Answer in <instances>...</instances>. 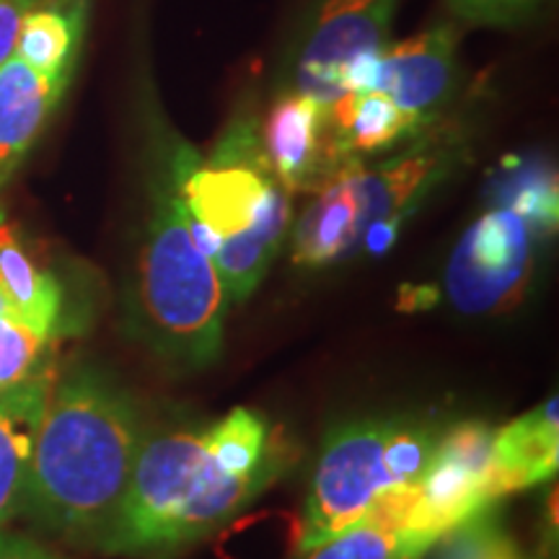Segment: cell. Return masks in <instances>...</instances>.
Listing matches in <instances>:
<instances>
[{
    "label": "cell",
    "mask_w": 559,
    "mask_h": 559,
    "mask_svg": "<svg viewBox=\"0 0 559 559\" xmlns=\"http://www.w3.org/2000/svg\"><path fill=\"white\" fill-rule=\"evenodd\" d=\"M145 436L132 396L99 370L81 368L55 381L21 513L47 534L94 549L128 489Z\"/></svg>",
    "instance_id": "6da1fadb"
},
{
    "label": "cell",
    "mask_w": 559,
    "mask_h": 559,
    "mask_svg": "<svg viewBox=\"0 0 559 559\" xmlns=\"http://www.w3.org/2000/svg\"><path fill=\"white\" fill-rule=\"evenodd\" d=\"M185 140L156 124L151 160V213L140 247L132 317L153 353L174 366L205 368L221 358L228 296L215 264L192 239L179 187Z\"/></svg>",
    "instance_id": "7a4b0ae2"
},
{
    "label": "cell",
    "mask_w": 559,
    "mask_h": 559,
    "mask_svg": "<svg viewBox=\"0 0 559 559\" xmlns=\"http://www.w3.org/2000/svg\"><path fill=\"white\" fill-rule=\"evenodd\" d=\"M280 472H223L202 430L145 436L128 489L94 549L109 557H174L243 513Z\"/></svg>",
    "instance_id": "3957f363"
},
{
    "label": "cell",
    "mask_w": 559,
    "mask_h": 559,
    "mask_svg": "<svg viewBox=\"0 0 559 559\" xmlns=\"http://www.w3.org/2000/svg\"><path fill=\"white\" fill-rule=\"evenodd\" d=\"M389 428L391 423L362 419L340 425L326 436L298 526L296 551L321 547L355 526L383 489L391 487L383 464Z\"/></svg>",
    "instance_id": "277c9868"
},
{
    "label": "cell",
    "mask_w": 559,
    "mask_h": 559,
    "mask_svg": "<svg viewBox=\"0 0 559 559\" xmlns=\"http://www.w3.org/2000/svg\"><path fill=\"white\" fill-rule=\"evenodd\" d=\"M534 230L510 207L474 221L445 267V293L464 313L506 311L523 296L531 275Z\"/></svg>",
    "instance_id": "5b68a950"
},
{
    "label": "cell",
    "mask_w": 559,
    "mask_h": 559,
    "mask_svg": "<svg viewBox=\"0 0 559 559\" xmlns=\"http://www.w3.org/2000/svg\"><path fill=\"white\" fill-rule=\"evenodd\" d=\"M396 0H313L300 26L293 60V91L309 94L326 109L347 94L342 68L358 55L383 50Z\"/></svg>",
    "instance_id": "8992f818"
},
{
    "label": "cell",
    "mask_w": 559,
    "mask_h": 559,
    "mask_svg": "<svg viewBox=\"0 0 559 559\" xmlns=\"http://www.w3.org/2000/svg\"><path fill=\"white\" fill-rule=\"evenodd\" d=\"M260 145L285 192H317L342 169L330 140V109L300 91H285L264 117Z\"/></svg>",
    "instance_id": "52a82bcc"
},
{
    "label": "cell",
    "mask_w": 559,
    "mask_h": 559,
    "mask_svg": "<svg viewBox=\"0 0 559 559\" xmlns=\"http://www.w3.org/2000/svg\"><path fill=\"white\" fill-rule=\"evenodd\" d=\"M453 145L428 140L412 145L407 153L391 156L366 169L360 160L347 166V181L358 205V234L376 221H407L432 187L451 171Z\"/></svg>",
    "instance_id": "ba28073f"
},
{
    "label": "cell",
    "mask_w": 559,
    "mask_h": 559,
    "mask_svg": "<svg viewBox=\"0 0 559 559\" xmlns=\"http://www.w3.org/2000/svg\"><path fill=\"white\" fill-rule=\"evenodd\" d=\"M456 81V32L436 24L415 37L386 45L381 52V73L376 91L396 107L428 124L449 99Z\"/></svg>",
    "instance_id": "9c48e42d"
},
{
    "label": "cell",
    "mask_w": 559,
    "mask_h": 559,
    "mask_svg": "<svg viewBox=\"0 0 559 559\" xmlns=\"http://www.w3.org/2000/svg\"><path fill=\"white\" fill-rule=\"evenodd\" d=\"M73 75H47L19 58L0 66V187L34 148Z\"/></svg>",
    "instance_id": "30bf717a"
},
{
    "label": "cell",
    "mask_w": 559,
    "mask_h": 559,
    "mask_svg": "<svg viewBox=\"0 0 559 559\" xmlns=\"http://www.w3.org/2000/svg\"><path fill=\"white\" fill-rule=\"evenodd\" d=\"M52 383L50 370H37L0 394V528L24 506L34 440Z\"/></svg>",
    "instance_id": "8fae6325"
},
{
    "label": "cell",
    "mask_w": 559,
    "mask_h": 559,
    "mask_svg": "<svg viewBox=\"0 0 559 559\" xmlns=\"http://www.w3.org/2000/svg\"><path fill=\"white\" fill-rule=\"evenodd\" d=\"M559 461V412L557 396L526 412L506 428L495 430L492 443V492L534 487L555 477Z\"/></svg>",
    "instance_id": "7c38bea8"
},
{
    "label": "cell",
    "mask_w": 559,
    "mask_h": 559,
    "mask_svg": "<svg viewBox=\"0 0 559 559\" xmlns=\"http://www.w3.org/2000/svg\"><path fill=\"white\" fill-rule=\"evenodd\" d=\"M423 128L417 117L396 107L381 91L345 94L330 107L332 151L342 166L386 151Z\"/></svg>",
    "instance_id": "4fadbf2b"
},
{
    "label": "cell",
    "mask_w": 559,
    "mask_h": 559,
    "mask_svg": "<svg viewBox=\"0 0 559 559\" xmlns=\"http://www.w3.org/2000/svg\"><path fill=\"white\" fill-rule=\"evenodd\" d=\"M349 166V164H347ZM347 166L326 179L317 198L300 215L293 236V262L306 267H321L360 249L358 205L347 181Z\"/></svg>",
    "instance_id": "5bb4252c"
},
{
    "label": "cell",
    "mask_w": 559,
    "mask_h": 559,
    "mask_svg": "<svg viewBox=\"0 0 559 559\" xmlns=\"http://www.w3.org/2000/svg\"><path fill=\"white\" fill-rule=\"evenodd\" d=\"M88 0H50L21 24L13 58L47 75H73L86 32Z\"/></svg>",
    "instance_id": "9a60e30c"
},
{
    "label": "cell",
    "mask_w": 559,
    "mask_h": 559,
    "mask_svg": "<svg viewBox=\"0 0 559 559\" xmlns=\"http://www.w3.org/2000/svg\"><path fill=\"white\" fill-rule=\"evenodd\" d=\"M0 293L19 319L52 337L62 311V288L52 272L32 260L9 223H0Z\"/></svg>",
    "instance_id": "2e32d148"
},
{
    "label": "cell",
    "mask_w": 559,
    "mask_h": 559,
    "mask_svg": "<svg viewBox=\"0 0 559 559\" xmlns=\"http://www.w3.org/2000/svg\"><path fill=\"white\" fill-rule=\"evenodd\" d=\"M489 508L443 531L419 559H526Z\"/></svg>",
    "instance_id": "e0dca14e"
},
{
    "label": "cell",
    "mask_w": 559,
    "mask_h": 559,
    "mask_svg": "<svg viewBox=\"0 0 559 559\" xmlns=\"http://www.w3.org/2000/svg\"><path fill=\"white\" fill-rule=\"evenodd\" d=\"M500 207L519 213L534 234H549L557 226V179L544 166H521L506 174L498 190Z\"/></svg>",
    "instance_id": "ac0fdd59"
},
{
    "label": "cell",
    "mask_w": 559,
    "mask_h": 559,
    "mask_svg": "<svg viewBox=\"0 0 559 559\" xmlns=\"http://www.w3.org/2000/svg\"><path fill=\"white\" fill-rule=\"evenodd\" d=\"M394 557H419L407 547L400 531L383 526L379 521L362 519L334 536L332 542L298 551L296 559H394Z\"/></svg>",
    "instance_id": "d6986e66"
},
{
    "label": "cell",
    "mask_w": 559,
    "mask_h": 559,
    "mask_svg": "<svg viewBox=\"0 0 559 559\" xmlns=\"http://www.w3.org/2000/svg\"><path fill=\"white\" fill-rule=\"evenodd\" d=\"M50 334L34 330L13 311L0 313V394L37 373Z\"/></svg>",
    "instance_id": "ffe728a7"
},
{
    "label": "cell",
    "mask_w": 559,
    "mask_h": 559,
    "mask_svg": "<svg viewBox=\"0 0 559 559\" xmlns=\"http://www.w3.org/2000/svg\"><path fill=\"white\" fill-rule=\"evenodd\" d=\"M438 436L425 425L391 423L383 443V464L391 485H417L436 453Z\"/></svg>",
    "instance_id": "44dd1931"
},
{
    "label": "cell",
    "mask_w": 559,
    "mask_h": 559,
    "mask_svg": "<svg viewBox=\"0 0 559 559\" xmlns=\"http://www.w3.org/2000/svg\"><path fill=\"white\" fill-rule=\"evenodd\" d=\"M50 0H0V66L13 58V47L24 19Z\"/></svg>",
    "instance_id": "7402d4cb"
},
{
    "label": "cell",
    "mask_w": 559,
    "mask_h": 559,
    "mask_svg": "<svg viewBox=\"0 0 559 559\" xmlns=\"http://www.w3.org/2000/svg\"><path fill=\"white\" fill-rule=\"evenodd\" d=\"M461 16L479 21H502L521 11L528 0H449Z\"/></svg>",
    "instance_id": "603a6c76"
},
{
    "label": "cell",
    "mask_w": 559,
    "mask_h": 559,
    "mask_svg": "<svg viewBox=\"0 0 559 559\" xmlns=\"http://www.w3.org/2000/svg\"><path fill=\"white\" fill-rule=\"evenodd\" d=\"M0 559H68L45 544L29 539L24 534H9L0 528Z\"/></svg>",
    "instance_id": "cb8c5ba5"
},
{
    "label": "cell",
    "mask_w": 559,
    "mask_h": 559,
    "mask_svg": "<svg viewBox=\"0 0 559 559\" xmlns=\"http://www.w3.org/2000/svg\"><path fill=\"white\" fill-rule=\"evenodd\" d=\"M402 226H404V223L402 221H394V218L370 223V226L366 228V234H362L360 247L366 249L368 254H373V257L386 254V251L394 247V241L400 239Z\"/></svg>",
    "instance_id": "d4e9b609"
},
{
    "label": "cell",
    "mask_w": 559,
    "mask_h": 559,
    "mask_svg": "<svg viewBox=\"0 0 559 559\" xmlns=\"http://www.w3.org/2000/svg\"><path fill=\"white\" fill-rule=\"evenodd\" d=\"M5 311H11V306H9V300L3 298V293H0V313H5Z\"/></svg>",
    "instance_id": "484cf974"
},
{
    "label": "cell",
    "mask_w": 559,
    "mask_h": 559,
    "mask_svg": "<svg viewBox=\"0 0 559 559\" xmlns=\"http://www.w3.org/2000/svg\"><path fill=\"white\" fill-rule=\"evenodd\" d=\"M394 559H419V557H394Z\"/></svg>",
    "instance_id": "4316f807"
}]
</instances>
